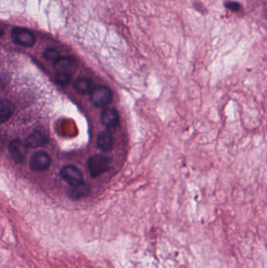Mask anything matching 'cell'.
I'll use <instances>...</instances> for the list:
<instances>
[{
    "label": "cell",
    "mask_w": 267,
    "mask_h": 268,
    "mask_svg": "<svg viewBox=\"0 0 267 268\" xmlns=\"http://www.w3.org/2000/svg\"><path fill=\"white\" fill-rule=\"evenodd\" d=\"M225 6L229 9V10H232V11H239L240 10V5L237 2H233V1H229V2L225 3Z\"/></svg>",
    "instance_id": "obj_15"
},
{
    "label": "cell",
    "mask_w": 267,
    "mask_h": 268,
    "mask_svg": "<svg viewBox=\"0 0 267 268\" xmlns=\"http://www.w3.org/2000/svg\"><path fill=\"white\" fill-rule=\"evenodd\" d=\"M43 56L47 61H50V62L53 63V64L55 62H56V60H58L61 56H60V53L56 49L49 48L47 49V51H45Z\"/></svg>",
    "instance_id": "obj_14"
},
{
    "label": "cell",
    "mask_w": 267,
    "mask_h": 268,
    "mask_svg": "<svg viewBox=\"0 0 267 268\" xmlns=\"http://www.w3.org/2000/svg\"><path fill=\"white\" fill-rule=\"evenodd\" d=\"M114 146V137L109 131L101 133L97 138V147L103 152H108Z\"/></svg>",
    "instance_id": "obj_11"
},
{
    "label": "cell",
    "mask_w": 267,
    "mask_h": 268,
    "mask_svg": "<svg viewBox=\"0 0 267 268\" xmlns=\"http://www.w3.org/2000/svg\"><path fill=\"white\" fill-rule=\"evenodd\" d=\"M11 38L16 44L31 47L36 41L35 34L26 27H16L11 30Z\"/></svg>",
    "instance_id": "obj_4"
},
{
    "label": "cell",
    "mask_w": 267,
    "mask_h": 268,
    "mask_svg": "<svg viewBox=\"0 0 267 268\" xmlns=\"http://www.w3.org/2000/svg\"><path fill=\"white\" fill-rule=\"evenodd\" d=\"M53 68L56 82L60 85H67L77 70V61L72 56H60L53 64Z\"/></svg>",
    "instance_id": "obj_1"
},
{
    "label": "cell",
    "mask_w": 267,
    "mask_h": 268,
    "mask_svg": "<svg viewBox=\"0 0 267 268\" xmlns=\"http://www.w3.org/2000/svg\"><path fill=\"white\" fill-rule=\"evenodd\" d=\"M111 160L102 155H95L88 160V169L89 173L93 178L100 177L104 173L108 171L110 167Z\"/></svg>",
    "instance_id": "obj_2"
},
{
    "label": "cell",
    "mask_w": 267,
    "mask_h": 268,
    "mask_svg": "<svg viewBox=\"0 0 267 268\" xmlns=\"http://www.w3.org/2000/svg\"><path fill=\"white\" fill-rule=\"evenodd\" d=\"M27 148L28 147L26 144V141H22L18 139L12 140L9 144L10 156L18 163H21L26 160L27 157Z\"/></svg>",
    "instance_id": "obj_7"
},
{
    "label": "cell",
    "mask_w": 267,
    "mask_h": 268,
    "mask_svg": "<svg viewBox=\"0 0 267 268\" xmlns=\"http://www.w3.org/2000/svg\"><path fill=\"white\" fill-rule=\"evenodd\" d=\"M89 192H90V187L83 182L76 186L71 187L68 190V195L71 199L79 200L88 196Z\"/></svg>",
    "instance_id": "obj_10"
},
{
    "label": "cell",
    "mask_w": 267,
    "mask_h": 268,
    "mask_svg": "<svg viewBox=\"0 0 267 268\" xmlns=\"http://www.w3.org/2000/svg\"><path fill=\"white\" fill-rule=\"evenodd\" d=\"M60 176L70 186H76L83 183V176L80 169L74 165H68L60 169Z\"/></svg>",
    "instance_id": "obj_6"
},
{
    "label": "cell",
    "mask_w": 267,
    "mask_h": 268,
    "mask_svg": "<svg viewBox=\"0 0 267 268\" xmlns=\"http://www.w3.org/2000/svg\"><path fill=\"white\" fill-rule=\"evenodd\" d=\"M52 163L51 156L47 152H37L30 159V169L33 171H45L50 168Z\"/></svg>",
    "instance_id": "obj_5"
},
{
    "label": "cell",
    "mask_w": 267,
    "mask_h": 268,
    "mask_svg": "<svg viewBox=\"0 0 267 268\" xmlns=\"http://www.w3.org/2000/svg\"><path fill=\"white\" fill-rule=\"evenodd\" d=\"M14 111V106L10 101L2 99L0 102V121L4 123L10 119Z\"/></svg>",
    "instance_id": "obj_13"
},
{
    "label": "cell",
    "mask_w": 267,
    "mask_h": 268,
    "mask_svg": "<svg viewBox=\"0 0 267 268\" xmlns=\"http://www.w3.org/2000/svg\"><path fill=\"white\" fill-rule=\"evenodd\" d=\"M73 87L78 93L86 94L91 92L93 86V81L87 77H79L74 82Z\"/></svg>",
    "instance_id": "obj_12"
},
{
    "label": "cell",
    "mask_w": 267,
    "mask_h": 268,
    "mask_svg": "<svg viewBox=\"0 0 267 268\" xmlns=\"http://www.w3.org/2000/svg\"><path fill=\"white\" fill-rule=\"evenodd\" d=\"M26 144L28 148H36L43 147L49 141L48 136L43 132L35 131L26 138Z\"/></svg>",
    "instance_id": "obj_9"
},
{
    "label": "cell",
    "mask_w": 267,
    "mask_h": 268,
    "mask_svg": "<svg viewBox=\"0 0 267 268\" xmlns=\"http://www.w3.org/2000/svg\"><path fill=\"white\" fill-rule=\"evenodd\" d=\"M101 119L109 132L116 131L119 127V114L116 109H104L101 112Z\"/></svg>",
    "instance_id": "obj_8"
},
{
    "label": "cell",
    "mask_w": 267,
    "mask_h": 268,
    "mask_svg": "<svg viewBox=\"0 0 267 268\" xmlns=\"http://www.w3.org/2000/svg\"><path fill=\"white\" fill-rule=\"evenodd\" d=\"M90 101L95 107H105L112 101V93L105 86H94L89 93Z\"/></svg>",
    "instance_id": "obj_3"
}]
</instances>
